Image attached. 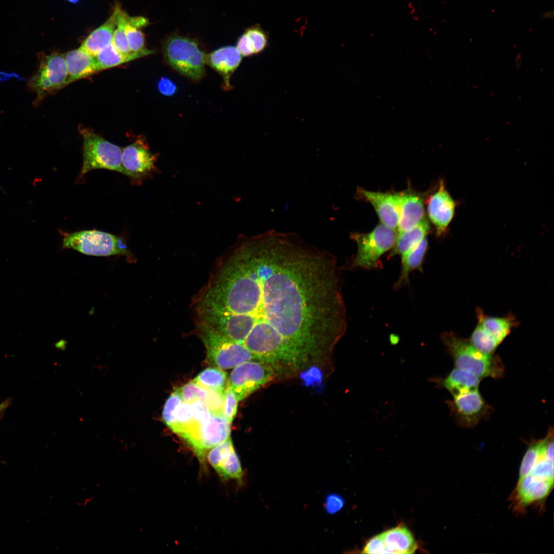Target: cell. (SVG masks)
<instances>
[{
	"label": "cell",
	"instance_id": "obj_7",
	"mask_svg": "<svg viewBox=\"0 0 554 554\" xmlns=\"http://www.w3.org/2000/svg\"><path fill=\"white\" fill-rule=\"evenodd\" d=\"M64 247L94 256L122 255L129 259L131 253L123 240L116 235L96 230H84L66 235Z\"/></svg>",
	"mask_w": 554,
	"mask_h": 554
},
{
	"label": "cell",
	"instance_id": "obj_5",
	"mask_svg": "<svg viewBox=\"0 0 554 554\" xmlns=\"http://www.w3.org/2000/svg\"><path fill=\"white\" fill-rule=\"evenodd\" d=\"M397 236V231L381 223L368 233H353L351 238L358 249L351 268L370 269L378 267L380 257L393 247Z\"/></svg>",
	"mask_w": 554,
	"mask_h": 554
},
{
	"label": "cell",
	"instance_id": "obj_23",
	"mask_svg": "<svg viewBox=\"0 0 554 554\" xmlns=\"http://www.w3.org/2000/svg\"><path fill=\"white\" fill-rule=\"evenodd\" d=\"M477 315L478 323L500 344L517 324L516 319L512 315L505 317L490 316L486 315L479 308L477 309Z\"/></svg>",
	"mask_w": 554,
	"mask_h": 554
},
{
	"label": "cell",
	"instance_id": "obj_37",
	"mask_svg": "<svg viewBox=\"0 0 554 554\" xmlns=\"http://www.w3.org/2000/svg\"><path fill=\"white\" fill-rule=\"evenodd\" d=\"M236 47L243 56H250L255 54L249 38L245 32L238 38Z\"/></svg>",
	"mask_w": 554,
	"mask_h": 554
},
{
	"label": "cell",
	"instance_id": "obj_3",
	"mask_svg": "<svg viewBox=\"0 0 554 554\" xmlns=\"http://www.w3.org/2000/svg\"><path fill=\"white\" fill-rule=\"evenodd\" d=\"M162 50L165 61L180 74L195 81L204 76L206 54L194 39L173 33L164 39Z\"/></svg>",
	"mask_w": 554,
	"mask_h": 554
},
{
	"label": "cell",
	"instance_id": "obj_26",
	"mask_svg": "<svg viewBox=\"0 0 554 554\" xmlns=\"http://www.w3.org/2000/svg\"><path fill=\"white\" fill-rule=\"evenodd\" d=\"M117 10V25L114 31L112 44L115 49L122 55L133 56L136 59L142 57L140 55L131 52L125 34V26L128 14L124 11L120 5H115Z\"/></svg>",
	"mask_w": 554,
	"mask_h": 554
},
{
	"label": "cell",
	"instance_id": "obj_11",
	"mask_svg": "<svg viewBox=\"0 0 554 554\" xmlns=\"http://www.w3.org/2000/svg\"><path fill=\"white\" fill-rule=\"evenodd\" d=\"M448 404L451 416L463 427H474L490 411L478 389L453 397Z\"/></svg>",
	"mask_w": 554,
	"mask_h": 554
},
{
	"label": "cell",
	"instance_id": "obj_27",
	"mask_svg": "<svg viewBox=\"0 0 554 554\" xmlns=\"http://www.w3.org/2000/svg\"><path fill=\"white\" fill-rule=\"evenodd\" d=\"M225 371L217 367H209L201 371L193 381L199 386L217 391H224L227 384Z\"/></svg>",
	"mask_w": 554,
	"mask_h": 554
},
{
	"label": "cell",
	"instance_id": "obj_15",
	"mask_svg": "<svg viewBox=\"0 0 554 554\" xmlns=\"http://www.w3.org/2000/svg\"><path fill=\"white\" fill-rule=\"evenodd\" d=\"M230 423L220 414L211 413L207 423L201 429L199 448L196 456L201 465L206 466L208 451L229 437Z\"/></svg>",
	"mask_w": 554,
	"mask_h": 554
},
{
	"label": "cell",
	"instance_id": "obj_30",
	"mask_svg": "<svg viewBox=\"0 0 554 554\" xmlns=\"http://www.w3.org/2000/svg\"><path fill=\"white\" fill-rule=\"evenodd\" d=\"M469 340L476 348L487 354H493V352L500 345L478 323Z\"/></svg>",
	"mask_w": 554,
	"mask_h": 554
},
{
	"label": "cell",
	"instance_id": "obj_9",
	"mask_svg": "<svg viewBox=\"0 0 554 554\" xmlns=\"http://www.w3.org/2000/svg\"><path fill=\"white\" fill-rule=\"evenodd\" d=\"M274 377L272 365L262 361H250L234 368L228 384L239 401L271 381Z\"/></svg>",
	"mask_w": 554,
	"mask_h": 554
},
{
	"label": "cell",
	"instance_id": "obj_17",
	"mask_svg": "<svg viewBox=\"0 0 554 554\" xmlns=\"http://www.w3.org/2000/svg\"><path fill=\"white\" fill-rule=\"evenodd\" d=\"M242 56L236 47L227 46L221 47L206 54V63L216 71L223 80V87L229 90L231 75L240 65Z\"/></svg>",
	"mask_w": 554,
	"mask_h": 554
},
{
	"label": "cell",
	"instance_id": "obj_24",
	"mask_svg": "<svg viewBox=\"0 0 554 554\" xmlns=\"http://www.w3.org/2000/svg\"><path fill=\"white\" fill-rule=\"evenodd\" d=\"M429 229V222L425 218L412 228L398 233L390 256L400 255L402 256L407 253L426 238Z\"/></svg>",
	"mask_w": 554,
	"mask_h": 554
},
{
	"label": "cell",
	"instance_id": "obj_10",
	"mask_svg": "<svg viewBox=\"0 0 554 554\" xmlns=\"http://www.w3.org/2000/svg\"><path fill=\"white\" fill-rule=\"evenodd\" d=\"M156 154L151 152L146 140H136L122 150V164L124 174L137 181L151 176L157 172Z\"/></svg>",
	"mask_w": 554,
	"mask_h": 554
},
{
	"label": "cell",
	"instance_id": "obj_36",
	"mask_svg": "<svg viewBox=\"0 0 554 554\" xmlns=\"http://www.w3.org/2000/svg\"><path fill=\"white\" fill-rule=\"evenodd\" d=\"M344 500L339 494L335 493L327 495L324 502V509L329 515L335 514L340 511L344 506Z\"/></svg>",
	"mask_w": 554,
	"mask_h": 554
},
{
	"label": "cell",
	"instance_id": "obj_33",
	"mask_svg": "<svg viewBox=\"0 0 554 554\" xmlns=\"http://www.w3.org/2000/svg\"><path fill=\"white\" fill-rule=\"evenodd\" d=\"M183 402L176 389H174L167 399L162 412V419L165 424L170 428L174 423V413L179 405Z\"/></svg>",
	"mask_w": 554,
	"mask_h": 554
},
{
	"label": "cell",
	"instance_id": "obj_13",
	"mask_svg": "<svg viewBox=\"0 0 554 554\" xmlns=\"http://www.w3.org/2000/svg\"><path fill=\"white\" fill-rule=\"evenodd\" d=\"M456 203L441 181L437 189L428 198L427 203L428 216L434 225L437 234L445 233L455 214Z\"/></svg>",
	"mask_w": 554,
	"mask_h": 554
},
{
	"label": "cell",
	"instance_id": "obj_29",
	"mask_svg": "<svg viewBox=\"0 0 554 554\" xmlns=\"http://www.w3.org/2000/svg\"><path fill=\"white\" fill-rule=\"evenodd\" d=\"M94 58L99 71L136 60L133 56H126L121 54L112 43Z\"/></svg>",
	"mask_w": 554,
	"mask_h": 554
},
{
	"label": "cell",
	"instance_id": "obj_8",
	"mask_svg": "<svg viewBox=\"0 0 554 554\" xmlns=\"http://www.w3.org/2000/svg\"><path fill=\"white\" fill-rule=\"evenodd\" d=\"M36 73L28 86L36 94L33 104L37 106L47 95L67 85L68 72L64 54L53 52L40 53Z\"/></svg>",
	"mask_w": 554,
	"mask_h": 554
},
{
	"label": "cell",
	"instance_id": "obj_41",
	"mask_svg": "<svg viewBox=\"0 0 554 554\" xmlns=\"http://www.w3.org/2000/svg\"><path fill=\"white\" fill-rule=\"evenodd\" d=\"M66 1L69 2L70 3H72V4H76V3H78L81 0H66Z\"/></svg>",
	"mask_w": 554,
	"mask_h": 554
},
{
	"label": "cell",
	"instance_id": "obj_12",
	"mask_svg": "<svg viewBox=\"0 0 554 554\" xmlns=\"http://www.w3.org/2000/svg\"><path fill=\"white\" fill-rule=\"evenodd\" d=\"M206 459L223 480L234 479L242 483V468L230 437L210 449Z\"/></svg>",
	"mask_w": 554,
	"mask_h": 554
},
{
	"label": "cell",
	"instance_id": "obj_16",
	"mask_svg": "<svg viewBox=\"0 0 554 554\" xmlns=\"http://www.w3.org/2000/svg\"><path fill=\"white\" fill-rule=\"evenodd\" d=\"M399 194L400 216L397 233L412 228L425 219L423 194L410 189Z\"/></svg>",
	"mask_w": 554,
	"mask_h": 554
},
{
	"label": "cell",
	"instance_id": "obj_21",
	"mask_svg": "<svg viewBox=\"0 0 554 554\" xmlns=\"http://www.w3.org/2000/svg\"><path fill=\"white\" fill-rule=\"evenodd\" d=\"M481 378L462 369L455 368L445 378L437 382L453 397L478 389Z\"/></svg>",
	"mask_w": 554,
	"mask_h": 554
},
{
	"label": "cell",
	"instance_id": "obj_18",
	"mask_svg": "<svg viewBox=\"0 0 554 554\" xmlns=\"http://www.w3.org/2000/svg\"><path fill=\"white\" fill-rule=\"evenodd\" d=\"M176 389L183 402L189 403L202 400L206 403L211 413L222 414L224 391L203 388L193 380Z\"/></svg>",
	"mask_w": 554,
	"mask_h": 554
},
{
	"label": "cell",
	"instance_id": "obj_31",
	"mask_svg": "<svg viewBox=\"0 0 554 554\" xmlns=\"http://www.w3.org/2000/svg\"><path fill=\"white\" fill-rule=\"evenodd\" d=\"M194 420L189 403L183 402L174 413V423L170 428L181 437L189 427Z\"/></svg>",
	"mask_w": 554,
	"mask_h": 554
},
{
	"label": "cell",
	"instance_id": "obj_38",
	"mask_svg": "<svg viewBox=\"0 0 554 554\" xmlns=\"http://www.w3.org/2000/svg\"><path fill=\"white\" fill-rule=\"evenodd\" d=\"M157 87L162 94L167 96L173 95L176 89L175 85L169 79L165 77L160 80Z\"/></svg>",
	"mask_w": 554,
	"mask_h": 554
},
{
	"label": "cell",
	"instance_id": "obj_14",
	"mask_svg": "<svg viewBox=\"0 0 554 554\" xmlns=\"http://www.w3.org/2000/svg\"><path fill=\"white\" fill-rule=\"evenodd\" d=\"M358 190L361 197L373 206L381 224L397 232L400 216L399 192H375L361 188Z\"/></svg>",
	"mask_w": 554,
	"mask_h": 554
},
{
	"label": "cell",
	"instance_id": "obj_22",
	"mask_svg": "<svg viewBox=\"0 0 554 554\" xmlns=\"http://www.w3.org/2000/svg\"><path fill=\"white\" fill-rule=\"evenodd\" d=\"M381 534L391 553H413L418 548L413 535L404 525H399Z\"/></svg>",
	"mask_w": 554,
	"mask_h": 554
},
{
	"label": "cell",
	"instance_id": "obj_35",
	"mask_svg": "<svg viewBox=\"0 0 554 554\" xmlns=\"http://www.w3.org/2000/svg\"><path fill=\"white\" fill-rule=\"evenodd\" d=\"M362 553H391L386 546L381 533L374 536L367 541L363 549Z\"/></svg>",
	"mask_w": 554,
	"mask_h": 554
},
{
	"label": "cell",
	"instance_id": "obj_4",
	"mask_svg": "<svg viewBox=\"0 0 554 554\" xmlns=\"http://www.w3.org/2000/svg\"><path fill=\"white\" fill-rule=\"evenodd\" d=\"M197 328L205 347L208 361L217 368L227 369L250 361H258L244 345L205 324Z\"/></svg>",
	"mask_w": 554,
	"mask_h": 554
},
{
	"label": "cell",
	"instance_id": "obj_39",
	"mask_svg": "<svg viewBox=\"0 0 554 554\" xmlns=\"http://www.w3.org/2000/svg\"><path fill=\"white\" fill-rule=\"evenodd\" d=\"M13 77H16L18 79H19V80H24V78H23L21 76L18 75L17 74H16L15 73H6V72H0V82L5 81L6 80H9L10 78Z\"/></svg>",
	"mask_w": 554,
	"mask_h": 554
},
{
	"label": "cell",
	"instance_id": "obj_25",
	"mask_svg": "<svg viewBox=\"0 0 554 554\" xmlns=\"http://www.w3.org/2000/svg\"><path fill=\"white\" fill-rule=\"evenodd\" d=\"M428 240L425 238L419 244L401 256L402 270L394 288H399L408 283L409 275L414 270H422L423 262L427 250Z\"/></svg>",
	"mask_w": 554,
	"mask_h": 554
},
{
	"label": "cell",
	"instance_id": "obj_20",
	"mask_svg": "<svg viewBox=\"0 0 554 554\" xmlns=\"http://www.w3.org/2000/svg\"><path fill=\"white\" fill-rule=\"evenodd\" d=\"M117 25V10L115 6L110 17L85 38L80 48L95 57L100 51L112 43Z\"/></svg>",
	"mask_w": 554,
	"mask_h": 554
},
{
	"label": "cell",
	"instance_id": "obj_2",
	"mask_svg": "<svg viewBox=\"0 0 554 554\" xmlns=\"http://www.w3.org/2000/svg\"><path fill=\"white\" fill-rule=\"evenodd\" d=\"M441 338L456 368L468 371L481 379H498L503 375L504 367L498 356L481 352L469 340L452 331L442 333Z\"/></svg>",
	"mask_w": 554,
	"mask_h": 554
},
{
	"label": "cell",
	"instance_id": "obj_6",
	"mask_svg": "<svg viewBox=\"0 0 554 554\" xmlns=\"http://www.w3.org/2000/svg\"><path fill=\"white\" fill-rule=\"evenodd\" d=\"M80 132L83 139L82 175L95 169H109L124 174L122 149L120 147L90 129L83 128Z\"/></svg>",
	"mask_w": 554,
	"mask_h": 554
},
{
	"label": "cell",
	"instance_id": "obj_32",
	"mask_svg": "<svg viewBox=\"0 0 554 554\" xmlns=\"http://www.w3.org/2000/svg\"><path fill=\"white\" fill-rule=\"evenodd\" d=\"M252 45L255 54L264 51L268 46V35L258 24L250 26L245 30Z\"/></svg>",
	"mask_w": 554,
	"mask_h": 554
},
{
	"label": "cell",
	"instance_id": "obj_1",
	"mask_svg": "<svg viewBox=\"0 0 554 554\" xmlns=\"http://www.w3.org/2000/svg\"><path fill=\"white\" fill-rule=\"evenodd\" d=\"M194 304L199 322L272 364L329 349L347 326L336 259L281 234L241 238Z\"/></svg>",
	"mask_w": 554,
	"mask_h": 554
},
{
	"label": "cell",
	"instance_id": "obj_40",
	"mask_svg": "<svg viewBox=\"0 0 554 554\" xmlns=\"http://www.w3.org/2000/svg\"><path fill=\"white\" fill-rule=\"evenodd\" d=\"M12 403L11 398H7L0 403V420L3 418L6 410L10 406Z\"/></svg>",
	"mask_w": 554,
	"mask_h": 554
},
{
	"label": "cell",
	"instance_id": "obj_34",
	"mask_svg": "<svg viewBox=\"0 0 554 554\" xmlns=\"http://www.w3.org/2000/svg\"><path fill=\"white\" fill-rule=\"evenodd\" d=\"M238 402L234 392L227 382L224 390L222 414L230 423L232 422L236 414Z\"/></svg>",
	"mask_w": 554,
	"mask_h": 554
},
{
	"label": "cell",
	"instance_id": "obj_28",
	"mask_svg": "<svg viewBox=\"0 0 554 554\" xmlns=\"http://www.w3.org/2000/svg\"><path fill=\"white\" fill-rule=\"evenodd\" d=\"M128 15L125 30L131 52L137 53L142 57L152 54L153 51L146 46L145 36L141 30L142 28L130 22Z\"/></svg>",
	"mask_w": 554,
	"mask_h": 554
},
{
	"label": "cell",
	"instance_id": "obj_19",
	"mask_svg": "<svg viewBox=\"0 0 554 554\" xmlns=\"http://www.w3.org/2000/svg\"><path fill=\"white\" fill-rule=\"evenodd\" d=\"M64 57L68 72L67 85L99 71L94 57L80 48L68 51Z\"/></svg>",
	"mask_w": 554,
	"mask_h": 554
}]
</instances>
